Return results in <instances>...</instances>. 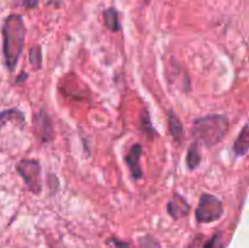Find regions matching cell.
<instances>
[{
    "label": "cell",
    "mask_w": 249,
    "mask_h": 248,
    "mask_svg": "<svg viewBox=\"0 0 249 248\" xmlns=\"http://www.w3.org/2000/svg\"><path fill=\"white\" fill-rule=\"evenodd\" d=\"M2 56L7 71L14 72L23 53L26 26L21 15H10L5 18L1 28Z\"/></svg>",
    "instance_id": "obj_1"
},
{
    "label": "cell",
    "mask_w": 249,
    "mask_h": 248,
    "mask_svg": "<svg viewBox=\"0 0 249 248\" xmlns=\"http://www.w3.org/2000/svg\"><path fill=\"white\" fill-rule=\"evenodd\" d=\"M229 118L224 114H207L195 119L192 124V135L197 143L212 148L225 138L229 131Z\"/></svg>",
    "instance_id": "obj_2"
},
{
    "label": "cell",
    "mask_w": 249,
    "mask_h": 248,
    "mask_svg": "<svg viewBox=\"0 0 249 248\" xmlns=\"http://www.w3.org/2000/svg\"><path fill=\"white\" fill-rule=\"evenodd\" d=\"M224 215V204L220 198L212 194H202L195 211V216L199 224H211Z\"/></svg>",
    "instance_id": "obj_3"
},
{
    "label": "cell",
    "mask_w": 249,
    "mask_h": 248,
    "mask_svg": "<svg viewBox=\"0 0 249 248\" xmlns=\"http://www.w3.org/2000/svg\"><path fill=\"white\" fill-rule=\"evenodd\" d=\"M16 172L32 194H40L43 185H41V165L38 160L21 159L16 164Z\"/></svg>",
    "instance_id": "obj_4"
},
{
    "label": "cell",
    "mask_w": 249,
    "mask_h": 248,
    "mask_svg": "<svg viewBox=\"0 0 249 248\" xmlns=\"http://www.w3.org/2000/svg\"><path fill=\"white\" fill-rule=\"evenodd\" d=\"M33 128L36 136L43 143H49L53 140V122L44 109H40L33 116Z\"/></svg>",
    "instance_id": "obj_5"
},
{
    "label": "cell",
    "mask_w": 249,
    "mask_h": 248,
    "mask_svg": "<svg viewBox=\"0 0 249 248\" xmlns=\"http://www.w3.org/2000/svg\"><path fill=\"white\" fill-rule=\"evenodd\" d=\"M141 156H142V146L140 143H134L130 147L129 152L126 153V156L124 157V160H125L126 165L130 169L131 177L134 180H140L142 177L143 173L142 169H141L140 165V159Z\"/></svg>",
    "instance_id": "obj_6"
},
{
    "label": "cell",
    "mask_w": 249,
    "mask_h": 248,
    "mask_svg": "<svg viewBox=\"0 0 249 248\" xmlns=\"http://www.w3.org/2000/svg\"><path fill=\"white\" fill-rule=\"evenodd\" d=\"M191 207H190L189 202L186 201L184 196L179 194V192H174V196L169 202L167 203V212L174 220H179V219L185 218L189 215Z\"/></svg>",
    "instance_id": "obj_7"
},
{
    "label": "cell",
    "mask_w": 249,
    "mask_h": 248,
    "mask_svg": "<svg viewBox=\"0 0 249 248\" xmlns=\"http://www.w3.org/2000/svg\"><path fill=\"white\" fill-rule=\"evenodd\" d=\"M168 128H169V133L172 135L173 140L180 145L184 141V125H182L180 118L173 109H170L169 113H168Z\"/></svg>",
    "instance_id": "obj_8"
},
{
    "label": "cell",
    "mask_w": 249,
    "mask_h": 248,
    "mask_svg": "<svg viewBox=\"0 0 249 248\" xmlns=\"http://www.w3.org/2000/svg\"><path fill=\"white\" fill-rule=\"evenodd\" d=\"M249 125L246 123L243 128L241 129L240 134H238L237 139L235 140L232 146V151L235 153L236 157H243L248 153L249 150Z\"/></svg>",
    "instance_id": "obj_9"
},
{
    "label": "cell",
    "mask_w": 249,
    "mask_h": 248,
    "mask_svg": "<svg viewBox=\"0 0 249 248\" xmlns=\"http://www.w3.org/2000/svg\"><path fill=\"white\" fill-rule=\"evenodd\" d=\"M15 121L19 126H23L26 123V117H24L23 112L19 111L18 108H7L0 111V130L6 125L9 122Z\"/></svg>",
    "instance_id": "obj_10"
},
{
    "label": "cell",
    "mask_w": 249,
    "mask_h": 248,
    "mask_svg": "<svg viewBox=\"0 0 249 248\" xmlns=\"http://www.w3.org/2000/svg\"><path fill=\"white\" fill-rule=\"evenodd\" d=\"M202 162V155L201 150H199V143L196 141L192 142L191 145L187 147L186 152V164L190 170H196L199 167Z\"/></svg>",
    "instance_id": "obj_11"
},
{
    "label": "cell",
    "mask_w": 249,
    "mask_h": 248,
    "mask_svg": "<svg viewBox=\"0 0 249 248\" xmlns=\"http://www.w3.org/2000/svg\"><path fill=\"white\" fill-rule=\"evenodd\" d=\"M102 18H104V23L107 27V29H109L113 33H117L122 29L121 22L118 18V12L114 7H108V9L104 10Z\"/></svg>",
    "instance_id": "obj_12"
},
{
    "label": "cell",
    "mask_w": 249,
    "mask_h": 248,
    "mask_svg": "<svg viewBox=\"0 0 249 248\" xmlns=\"http://www.w3.org/2000/svg\"><path fill=\"white\" fill-rule=\"evenodd\" d=\"M139 128L140 130L147 136L148 139H153L155 136L158 135L157 130L153 128L152 122H151V117L148 114L147 109H143L140 114V118H139Z\"/></svg>",
    "instance_id": "obj_13"
},
{
    "label": "cell",
    "mask_w": 249,
    "mask_h": 248,
    "mask_svg": "<svg viewBox=\"0 0 249 248\" xmlns=\"http://www.w3.org/2000/svg\"><path fill=\"white\" fill-rule=\"evenodd\" d=\"M29 62H31L32 67L36 70H40L41 65H43V53H41V48L39 45H34L33 48L29 50Z\"/></svg>",
    "instance_id": "obj_14"
},
{
    "label": "cell",
    "mask_w": 249,
    "mask_h": 248,
    "mask_svg": "<svg viewBox=\"0 0 249 248\" xmlns=\"http://www.w3.org/2000/svg\"><path fill=\"white\" fill-rule=\"evenodd\" d=\"M225 245H224L223 240V233L221 232H215L208 241H207L206 245L203 246V248H224Z\"/></svg>",
    "instance_id": "obj_15"
},
{
    "label": "cell",
    "mask_w": 249,
    "mask_h": 248,
    "mask_svg": "<svg viewBox=\"0 0 249 248\" xmlns=\"http://www.w3.org/2000/svg\"><path fill=\"white\" fill-rule=\"evenodd\" d=\"M139 246H140V248H162L160 242H158L155 237H152V236L150 235L140 237V240H139Z\"/></svg>",
    "instance_id": "obj_16"
},
{
    "label": "cell",
    "mask_w": 249,
    "mask_h": 248,
    "mask_svg": "<svg viewBox=\"0 0 249 248\" xmlns=\"http://www.w3.org/2000/svg\"><path fill=\"white\" fill-rule=\"evenodd\" d=\"M48 185L50 186V191L53 194H56V191L58 190L60 187V181H58L57 177L53 174H49L48 175Z\"/></svg>",
    "instance_id": "obj_17"
},
{
    "label": "cell",
    "mask_w": 249,
    "mask_h": 248,
    "mask_svg": "<svg viewBox=\"0 0 249 248\" xmlns=\"http://www.w3.org/2000/svg\"><path fill=\"white\" fill-rule=\"evenodd\" d=\"M111 243L116 248H133V246H131L129 242H123V241L116 240V238L111 240Z\"/></svg>",
    "instance_id": "obj_18"
},
{
    "label": "cell",
    "mask_w": 249,
    "mask_h": 248,
    "mask_svg": "<svg viewBox=\"0 0 249 248\" xmlns=\"http://www.w3.org/2000/svg\"><path fill=\"white\" fill-rule=\"evenodd\" d=\"M22 2L27 9H34L38 6V0H22Z\"/></svg>",
    "instance_id": "obj_19"
},
{
    "label": "cell",
    "mask_w": 249,
    "mask_h": 248,
    "mask_svg": "<svg viewBox=\"0 0 249 248\" xmlns=\"http://www.w3.org/2000/svg\"><path fill=\"white\" fill-rule=\"evenodd\" d=\"M27 78H28V74H27V73H24V72H21V73H19L18 77H17V79L15 80V83H16V84H21V83L23 82V80H26Z\"/></svg>",
    "instance_id": "obj_20"
}]
</instances>
